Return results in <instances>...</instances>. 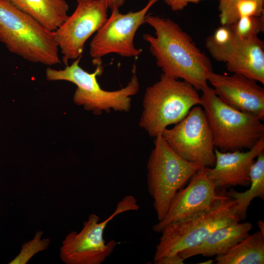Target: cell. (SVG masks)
Listing matches in <instances>:
<instances>
[{
	"label": "cell",
	"mask_w": 264,
	"mask_h": 264,
	"mask_svg": "<svg viewBox=\"0 0 264 264\" xmlns=\"http://www.w3.org/2000/svg\"><path fill=\"white\" fill-rule=\"evenodd\" d=\"M145 21L154 28L155 36L145 33L143 38L163 73L181 79L197 90L207 87L208 75L213 71L212 63L191 37L169 18L149 14Z\"/></svg>",
	"instance_id": "obj_1"
},
{
	"label": "cell",
	"mask_w": 264,
	"mask_h": 264,
	"mask_svg": "<svg viewBox=\"0 0 264 264\" xmlns=\"http://www.w3.org/2000/svg\"><path fill=\"white\" fill-rule=\"evenodd\" d=\"M0 42L28 61L47 66L61 63L54 31L7 0H0Z\"/></svg>",
	"instance_id": "obj_2"
},
{
	"label": "cell",
	"mask_w": 264,
	"mask_h": 264,
	"mask_svg": "<svg viewBox=\"0 0 264 264\" xmlns=\"http://www.w3.org/2000/svg\"><path fill=\"white\" fill-rule=\"evenodd\" d=\"M239 221L236 202L225 191L209 208L166 226L160 232L154 262L196 246L215 230Z\"/></svg>",
	"instance_id": "obj_3"
},
{
	"label": "cell",
	"mask_w": 264,
	"mask_h": 264,
	"mask_svg": "<svg viewBox=\"0 0 264 264\" xmlns=\"http://www.w3.org/2000/svg\"><path fill=\"white\" fill-rule=\"evenodd\" d=\"M200 104V96L192 85L162 73L160 79L146 89L139 125L155 137Z\"/></svg>",
	"instance_id": "obj_4"
},
{
	"label": "cell",
	"mask_w": 264,
	"mask_h": 264,
	"mask_svg": "<svg viewBox=\"0 0 264 264\" xmlns=\"http://www.w3.org/2000/svg\"><path fill=\"white\" fill-rule=\"evenodd\" d=\"M81 58L80 56L74 60L71 65L66 66L64 69L47 67L45 71L47 79L64 80L76 85L77 88L73 95L74 103L83 106L88 110L93 111L95 114H100L103 111L109 113L111 109L121 112L129 111L132 97L138 92L140 88L135 65L133 66L132 75L126 87L117 90L108 91L101 88L97 80V77L103 71L101 60L94 62L96 68L93 72L89 73L79 66Z\"/></svg>",
	"instance_id": "obj_5"
},
{
	"label": "cell",
	"mask_w": 264,
	"mask_h": 264,
	"mask_svg": "<svg viewBox=\"0 0 264 264\" xmlns=\"http://www.w3.org/2000/svg\"><path fill=\"white\" fill-rule=\"evenodd\" d=\"M200 104L210 125L215 148L221 152L251 149L264 136L258 117L223 102L208 86L201 90Z\"/></svg>",
	"instance_id": "obj_6"
},
{
	"label": "cell",
	"mask_w": 264,
	"mask_h": 264,
	"mask_svg": "<svg viewBox=\"0 0 264 264\" xmlns=\"http://www.w3.org/2000/svg\"><path fill=\"white\" fill-rule=\"evenodd\" d=\"M154 138V148L147 164V186L157 220L160 221L165 217L176 193L202 167L179 155L161 134Z\"/></svg>",
	"instance_id": "obj_7"
},
{
	"label": "cell",
	"mask_w": 264,
	"mask_h": 264,
	"mask_svg": "<svg viewBox=\"0 0 264 264\" xmlns=\"http://www.w3.org/2000/svg\"><path fill=\"white\" fill-rule=\"evenodd\" d=\"M139 208L135 198L132 195L124 197L118 203L113 213L102 222L97 215H90L84 222L79 232L72 231L62 242L60 258L66 264H101L111 255L117 245L114 240L106 242L104 231L115 217L125 212Z\"/></svg>",
	"instance_id": "obj_8"
},
{
	"label": "cell",
	"mask_w": 264,
	"mask_h": 264,
	"mask_svg": "<svg viewBox=\"0 0 264 264\" xmlns=\"http://www.w3.org/2000/svg\"><path fill=\"white\" fill-rule=\"evenodd\" d=\"M161 135L167 144L185 159L202 167H213L216 162L212 132L202 107H193L187 115Z\"/></svg>",
	"instance_id": "obj_9"
},
{
	"label": "cell",
	"mask_w": 264,
	"mask_h": 264,
	"mask_svg": "<svg viewBox=\"0 0 264 264\" xmlns=\"http://www.w3.org/2000/svg\"><path fill=\"white\" fill-rule=\"evenodd\" d=\"M158 0H149L142 9L126 14L119 8L111 9V14L96 32L90 43L89 53L95 60L111 53L125 57H135L142 51L135 47L133 40L150 8Z\"/></svg>",
	"instance_id": "obj_10"
},
{
	"label": "cell",
	"mask_w": 264,
	"mask_h": 264,
	"mask_svg": "<svg viewBox=\"0 0 264 264\" xmlns=\"http://www.w3.org/2000/svg\"><path fill=\"white\" fill-rule=\"evenodd\" d=\"M108 7L102 0H77L73 13L54 33L66 66L82 56L86 42L108 19Z\"/></svg>",
	"instance_id": "obj_11"
},
{
	"label": "cell",
	"mask_w": 264,
	"mask_h": 264,
	"mask_svg": "<svg viewBox=\"0 0 264 264\" xmlns=\"http://www.w3.org/2000/svg\"><path fill=\"white\" fill-rule=\"evenodd\" d=\"M217 190L207 167H202L192 176L186 187L178 190L172 198L165 217L153 226L159 233L168 225L211 206L226 190Z\"/></svg>",
	"instance_id": "obj_12"
},
{
	"label": "cell",
	"mask_w": 264,
	"mask_h": 264,
	"mask_svg": "<svg viewBox=\"0 0 264 264\" xmlns=\"http://www.w3.org/2000/svg\"><path fill=\"white\" fill-rule=\"evenodd\" d=\"M205 44L212 57L225 63L228 71L264 84V44L258 36L241 40L233 33L225 44H215L207 38Z\"/></svg>",
	"instance_id": "obj_13"
},
{
	"label": "cell",
	"mask_w": 264,
	"mask_h": 264,
	"mask_svg": "<svg viewBox=\"0 0 264 264\" xmlns=\"http://www.w3.org/2000/svg\"><path fill=\"white\" fill-rule=\"evenodd\" d=\"M207 81L225 104L237 110L264 119V88L257 81L242 75L227 76L211 72Z\"/></svg>",
	"instance_id": "obj_14"
},
{
	"label": "cell",
	"mask_w": 264,
	"mask_h": 264,
	"mask_svg": "<svg viewBox=\"0 0 264 264\" xmlns=\"http://www.w3.org/2000/svg\"><path fill=\"white\" fill-rule=\"evenodd\" d=\"M263 151L264 136L246 152L238 150L223 152L215 148V164L213 167H207V170L217 190L249 186L251 166L255 158Z\"/></svg>",
	"instance_id": "obj_15"
},
{
	"label": "cell",
	"mask_w": 264,
	"mask_h": 264,
	"mask_svg": "<svg viewBox=\"0 0 264 264\" xmlns=\"http://www.w3.org/2000/svg\"><path fill=\"white\" fill-rule=\"evenodd\" d=\"M252 228V224L249 222L226 225L213 231L199 244L179 254L184 260L197 255L210 257L223 255L245 238Z\"/></svg>",
	"instance_id": "obj_16"
},
{
	"label": "cell",
	"mask_w": 264,
	"mask_h": 264,
	"mask_svg": "<svg viewBox=\"0 0 264 264\" xmlns=\"http://www.w3.org/2000/svg\"><path fill=\"white\" fill-rule=\"evenodd\" d=\"M7 0L50 31H55L68 16L66 0Z\"/></svg>",
	"instance_id": "obj_17"
},
{
	"label": "cell",
	"mask_w": 264,
	"mask_h": 264,
	"mask_svg": "<svg viewBox=\"0 0 264 264\" xmlns=\"http://www.w3.org/2000/svg\"><path fill=\"white\" fill-rule=\"evenodd\" d=\"M217 264H264V233L248 235L225 254L216 256Z\"/></svg>",
	"instance_id": "obj_18"
},
{
	"label": "cell",
	"mask_w": 264,
	"mask_h": 264,
	"mask_svg": "<svg viewBox=\"0 0 264 264\" xmlns=\"http://www.w3.org/2000/svg\"><path fill=\"white\" fill-rule=\"evenodd\" d=\"M256 158L249 172L250 188L242 192H238L233 188L226 191V195L236 202V209L241 221L246 218L248 207L254 198H264V151Z\"/></svg>",
	"instance_id": "obj_19"
},
{
	"label": "cell",
	"mask_w": 264,
	"mask_h": 264,
	"mask_svg": "<svg viewBox=\"0 0 264 264\" xmlns=\"http://www.w3.org/2000/svg\"><path fill=\"white\" fill-rule=\"evenodd\" d=\"M230 26L234 35L241 40L258 36L264 29V15L241 17Z\"/></svg>",
	"instance_id": "obj_20"
},
{
	"label": "cell",
	"mask_w": 264,
	"mask_h": 264,
	"mask_svg": "<svg viewBox=\"0 0 264 264\" xmlns=\"http://www.w3.org/2000/svg\"><path fill=\"white\" fill-rule=\"evenodd\" d=\"M43 232L37 231L34 238L22 246L19 255L10 261V264H26L36 253L46 249L50 243L48 238L42 239Z\"/></svg>",
	"instance_id": "obj_21"
},
{
	"label": "cell",
	"mask_w": 264,
	"mask_h": 264,
	"mask_svg": "<svg viewBox=\"0 0 264 264\" xmlns=\"http://www.w3.org/2000/svg\"><path fill=\"white\" fill-rule=\"evenodd\" d=\"M219 1V10L220 20L221 25L230 26L238 20L236 5L239 0H218ZM264 2V0H257Z\"/></svg>",
	"instance_id": "obj_22"
},
{
	"label": "cell",
	"mask_w": 264,
	"mask_h": 264,
	"mask_svg": "<svg viewBox=\"0 0 264 264\" xmlns=\"http://www.w3.org/2000/svg\"><path fill=\"white\" fill-rule=\"evenodd\" d=\"M239 19L243 17L264 15V2L257 0H239L236 5Z\"/></svg>",
	"instance_id": "obj_23"
},
{
	"label": "cell",
	"mask_w": 264,
	"mask_h": 264,
	"mask_svg": "<svg viewBox=\"0 0 264 264\" xmlns=\"http://www.w3.org/2000/svg\"><path fill=\"white\" fill-rule=\"evenodd\" d=\"M232 35L233 33L230 26L221 25L216 30L213 35L207 38L214 44L220 45L227 43Z\"/></svg>",
	"instance_id": "obj_24"
},
{
	"label": "cell",
	"mask_w": 264,
	"mask_h": 264,
	"mask_svg": "<svg viewBox=\"0 0 264 264\" xmlns=\"http://www.w3.org/2000/svg\"><path fill=\"white\" fill-rule=\"evenodd\" d=\"M173 11L183 9L190 3H197L202 0H163Z\"/></svg>",
	"instance_id": "obj_25"
},
{
	"label": "cell",
	"mask_w": 264,
	"mask_h": 264,
	"mask_svg": "<svg viewBox=\"0 0 264 264\" xmlns=\"http://www.w3.org/2000/svg\"><path fill=\"white\" fill-rule=\"evenodd\" d=\"M185 260L179 253L169 255L154 262L155 264H183Z\"/></svg>",
	"instance_id": "obj_26"
},
{
	"label": "cell",
	"mask_w": 264,
	"mask_h": 264,
	"mask_svg": "<svg viewBox=\"0 0 264 264\" xmlns=\"http://www.w3.org/2000/svg\"><path fill=\"white\" fill-rule=\"evenodd\" d=\"M110 9L116 8H119L123 5L126 0H102Z\"/></svg>",
	"instance_id": "obj_27"
},
{
	"label": "cell",
	"mask_w": 264,
	"mask_h": 264,
	"mask_svg": "<svg viewBox=\"0 0 264 264\" xmlns=\"http://www.w3.org/2000/svg\"><path fill=\"white\" fill-rule=\"evenodd\" d=\"M258 227L260 228V230L264 233V223L263 220H259L258 223Z\"/></svg>",
	"instance_id": "obj_28"
},
{
	"label": "cell",
	"mask_w": 264,
	"mask_h": 264,
	"mask_svg": "<svg viewBox=\"0 0 264 264\" xmlns=\"http://www.w3.org/2000/svg\"><path fill=\"white\" fill-rule=\"evenodd\" d=\"M214 260L212 259L208 260L206 261L203 262L202 263H200V264H212L214 263Z\"/></svg>",
	"instance_id": "obj_29"
}]
</instances>
